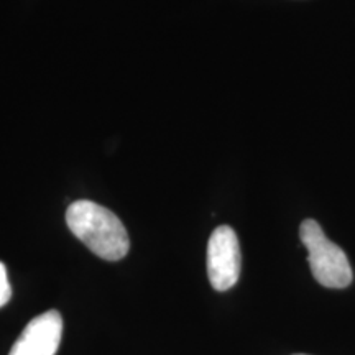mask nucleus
<instances>
[{
	"label": "nucleus",
	"mask_w": 355,
	"mask_h": 355,
	"mask_svg": "<svg viewBox=\"0 0 355 355\" xmlns=\"http://www.w3.org/2000/svg\"><path fill=\"white\" fill-rule=\"evenodd\" d=\"M66 224L101 259L117 261L128 254L130 241L127 229L112 211L101 204L86 199L73 202L66 211Z\"/></svg>",
	"instance_id": "obj_1"
},
{
	"label": "nucleus",
	"mask_w": 355,
	"mask_h": 355,
	"mask_svg": "<svg viewBox=\"0 0 355 355\" xmlns=\"http://www.w3.org/2000/svg\"><path fill=\"white\" fill-rule=\"evenodd\" d=\"M300 237L308 248L311 273L319 285L326 288H347L354 273L345 252L326 237L321 225L314 219H306L300 227Z\"/></svg>",
	"instance_id": "obj_2"
},
{
	"label": "nucleus",
	"mask_w": 355,
	"mask_h": 355,
	"mask_svg": "<svg viewBox=\"0 0 355 355\" xmlns=\"http://www.w3.org/2000/svg\"><path fill=\"white\" fill-rule=\"evenodd\" d=\"M242 266L237 234L229 225L212 232L207 243V275L216 291H227L239 282Z\"/></svg>",
	"instance_id": "obj_3"
},
{
	"label": "nucleus",
	"mask_w": 355,
	"mask_h": 355,
	"mask_svg": "<svg viewBox=\"0 0 355 355\" xmlns=\"http://www.w3.org/2000/svg\"><path fill=\"white\" fill-rule=\"evenodd\" d=\"M63 337V318L51 309L32 319L8 355H55Z\"/></svg>",
	"instance_id": "obj_4"
},
{
	"label": "nucleus",
	"mask_w": 355,
	"mask_h": 355,
	"mask_svg": "<svg viewBox=\"0 0 355 355\" xmlns=\"http://www.w3.org/2000/svg\"><path fill=\"white\" fill-rule=\"evenodd\" d=\"M12 298V288L8 283V275L6 265L0 261V308L6 306Z\"/></svg>",
	"instance_id": "obj_5"
},
{
	"label": "nucleus",
	"mask_w": 355,
	"mask_h": 355,
	"mask_svg": "<svg viewBox=\"0 0 355 355\" xmlns=\"http://www.w3.org/2000/svg\"><path fill=\"white\" fill-rule=\"evenodd\" d=\"M295 355H304V354H295Z\"/></svg>",
	"instance_id": "obj_6"
}]
</instances>
